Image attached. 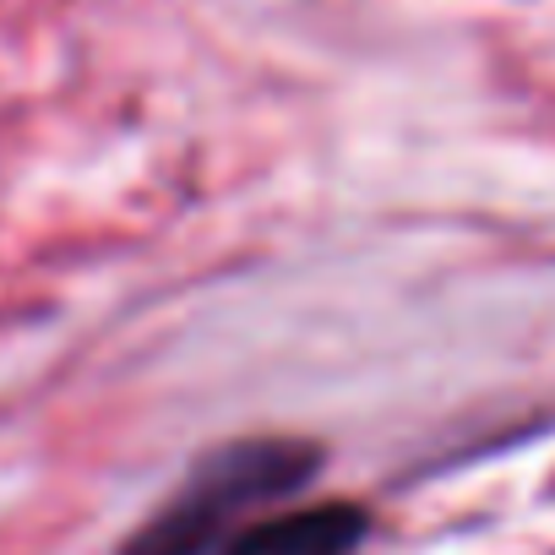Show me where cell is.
<instances>
[{"label": "cell", "instance_id": "6da1fadb", "mask_svg": "<svg viewBox=\"0 0 555 555\" xmlns=\"http://www.w3.org/2000/svg\"><path fill=\"white\" fill-rule=\"evenodd\" d=\"M322 468V447L300 436H245L196 457L185 485L131 533L120 555H212L240 512H261L306 490Z\"/></svg>", "mask_w": 555, "mask_h": 555}, {"label": "cell", "instance_id": "7a4b0ae2", "mask_svg": "<svg viewBox=\"0 0 555 555\" xmlns=\"http://www.w3.org/2000/svg\"><path fill=\"white\" fill-rule=\"evenodd\" d=\"M371 533L365 506L354 501H322L300 512H278L250 528H240L218 555H354Z\"/></svg>", "mask_w": 555, "mask_h": 555}]
</instances>
